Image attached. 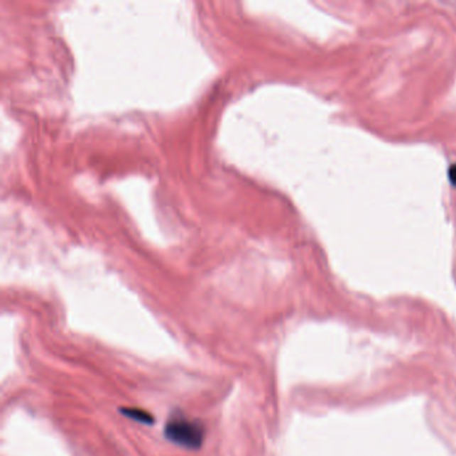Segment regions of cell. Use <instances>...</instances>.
<instances>
[{
  "mask_svg": "<svg viewBox=\"0 0 456 456\" xmlns=\"http://www.w3.org/2000/svg\"><path fill=\"white\" fill-rule=\"evenodd\" d=\"M205 425L201 420L186 416L181 411L170 413L165 424V436L173 445L185 450H198L205 442Z\"/></svg>",
  "mask_w": 456,
  "mask_h": 456,
  "instance_id": "obj_1",
  "label": "cell"
},
{
  "mask_svg": "<svg viewBox=\"0 0 456 456\" xmlns=\"http://www.w3.org/2000/svg\"><path fill=\"white\" fill-rule=\"evenodd\" d=\"M121 413L136 423L146 424V425L154 424V418L151 413H148V411L139 410V408H122Z\"/></svg>",
  "mask_w": 456,
  "mask_h": 456,
  "instance_id": "obj_2",
  "label": "cell"
},
{
  "mask_svg": "<svg viewBox=\"0 0 456 456\" xmlns=\"http://www.w3.org/2000/svg\"><path fill=\"white\" fill-rule=\"evenodd\" d=\"M448 177H450V181H451V185L455 186L456 188V163L452 165L450 168V171H448Z\"/></svg>",
  "mask_w": 456,
  "mask_h": 456,
  "instance_id": "obj_3",
  "label": "cell"
}]
</instances>
